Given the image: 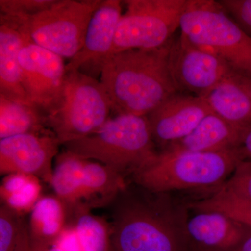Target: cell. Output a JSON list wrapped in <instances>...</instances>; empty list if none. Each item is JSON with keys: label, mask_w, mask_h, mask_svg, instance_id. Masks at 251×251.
I'll return each instance as SVG.
<instances>
[{"label": "cell", "mask_w": 251, "mask_h": 251, "mask_svg": "<svg viewBox=\"0 0 251 251\" xmlns=\"http://www.w3.org/2000/svg\"><path fill=\"white\" fill-rule=\"evenodd\" d=\"M172 41L160 49L117 52L100 62V81L115 115L147 116L178 92L169 67Z\"/></svg>", "instance_id": "6da1fadb"}, {"label": "cell", "mask_w": 251, "mask_h": 251, "mask_svg": "<svg viewBox=\"0 0 251 251\" xmlns=\"http://www.w3.org/2000/svg\"><path fill=\"white\" fill-rule=\"evenodd\" d=\"M244 160L239 148L216 152L166 149L132 176L137 186L153 193L206 187L223 182Z\"/></svg>", "instance_id": "7a4b0ae2"}, {"label": "cell", "mask_w": 251, "mask_h": 251, "mask_svg": "<svg viewBox=\"0 0 251 251\" xmlns=\"http://www.w3.org/2000/svg\"><path fill=\"white\" fill-rule=\"evenodd\" d=\"M81 158L99 162L124 177L133 175L158 152L147 117L115 115L93 134L63 145Z\"/></svg>", "instance_id": "3957f363"}, {"label": "cell", "mask_w": 251, "mask_h": 251, "mask_svg": "<svg viewBox=\"0 0 251 251\" xmlns=\"http://www.w3.org/2000/svg\"><path fill=\"white\" fill-rule=\"evenodd\" d=\"M112 247L118 251H179L176 231L158 201L128 186L109 204Z\"/></svg>", "instance_id": "277c9868"}, {"label": "cell", "mask_w": 251, "mask_h": 251, "mask_svg": "<svg viewBox=\"0 0 251 251\" xmlns=\"http://www.w3.org/2000/svg\"><path fill=\"white\" fill-rule=\"evenodd\" d=\"M179 29L193 45L251 74V36L219 1L188 0Z\"/></svg>", "instance_id": "5b68a950"}, {"label": "cell", "mask_w": 251, "mask_h": 251, "mask_svg": "<svg viewBox=\"0 0 251 251\" xmlns=\"http://www.w3.org/2000/svg\"><path fill=\"white\" fill-rule=\"evenodd\" d=\"M112 111L100 81L80 70L67 72L61 93L46 114L48 126L62 145L100 129Z\"/></svg>", "instance_id": "8992f818"}, {"label": "cell", "mask_w": 251, "mask_h": 251, "mask_svg": "<svg viewBox=\"0 0 251 251\" xmlns=\"http://www.w3.org/2000/svg\"><path fill=\"white\" fill-rule=\"evenodd\" d=\"M102 0H57L30 17L0 14V24L16 28L30 42L72 59L82 49L89 23Z\"/></svg>", "instance_id": "52a82bcc"}, {"label": "cell", "mask_w": 251, "mask_h": 251, "mask_svg": "<svg viewBox=\"0 0 251 251\" xmlns=\"http://www.w3.org/2000/svg\"><path fill=\"white\" fill-rule=\"evenodd\" d=\"M67 213L108 206L127 186L125 177L109 167L64 150L56 157L50 182Z\"/></svg>", "instance_id": "ba28073f"}, {"label": "cell", "mask_w": 251, "mask_h": 251, "mask_svg": "<svg viewBox=\"0 0 251 251\" xmlns=\"http://www.w3.org/2000/svg\"><path fill=\"white\" fill-rule=\"evenodd\" d=\"M187 2L188 0L123 1L126 10L117 25L108 57L128 50L160 49L169 44L179 29Z\"/></svg>", "instance_id": "9c48e42d"}, {"label": "cell", "mask_w": 251, "mask_h": 251, "mask_svg": "<svg viewBox=\"0 0 251 251\" xmlns=\"http://www.w3.org/2000/svg\"><path fill=\"white\" fill-rule=\"evenodd\" d=\"M169 67L178 92L200 97L233 69L224 59L193 45L181 34L172 41Z\"/></svg>", "instance_id": "30bf717a"}, {"label": "cell", "mask_w": 251, "mask_h": 251, "mask_svg": "<svg viewBox=\"0 0 251 251\" xmlns=\"http://www.w3.org/2000/svg\"><path fill=\"white\" fill-rule=\"evenodd\" d=\"M60 140L51 130L0 140V174L23 173L50 182Z\"/></svg>", "instance_id": "8fae6325"}, {"label": "cell", "mask_w": 251, "mask_h": 251, "mask_svg": "<svg viewBox=\"0 0 251 251\" xmlns=\"http://www.w3.org/2000/svg\"><path fill=\"white\" fill-rule=\"evenodd\" d=\"M19 60L23 87L31 103L46 115L62 91L67 74L64 58L27 41Z\"/></svg>", "instance_id": "7c38bea8"}, {"label": "cell", "mask_w": 251, "mask_h": 251, "mask_svg": "<svg viewBox=\"0 0 251 251\" xmlns=\"http://www.w3.org/2000/svg\"><path fill=\"white\" fill-rule=\"evenodd\" d=\"M211 112L202 97L178 92L146 117L154 143L168 147L189 135Z\"/></svg>", "instance_id": "4fadbf2b"}, {"label": "cell", "mask_w": 251, "mask_h": 251, "mask_svg": "<svg viewBox=\"0 0 251 251\" xmlns=\"http://www.w3.org/2000/svg\"><path fill=\"white\" fill-rule=\"evenodd\" d=\"M122 4L120 0H102L91 18L82 49L66 64V72L80 70L90 64L98 69L111 52L122 17Z\"/></svg>", "instance_id": "5bb4252c"}, {"label": "cell", "mask_w": 251, "mask_h": 251, "mask_svg": "<svg viewBox=\"0 0 251 251\" xmlns=\"http://www.w3.org/2000/svg\"><path fill=\"white\" fill-rule=\"evenodd\" d=\"M211 111L239 128L251 124V74L232 69L202 97Z\"/></svg>", "instance_id": "9a60e30c"}, {"label": "cell", "mask_w": 251, "mask_h": 251, "mask_svg": "<svg viewBox=\"0 0 251 251\" xmlns=\"http://www.w3.org/2000/svg\"><path fill=\"white\" fill-rule=\"evenodd\" d=\"M186 232L201 250L211 251L237 247L250 232L247 226L217 211H199L188 220Z\"/></svg>", "instance_id": "2e32d148"}, {"label": "cell", "mask_w": 251, "mask_h": 251, "mask_svg": "<svg viewBox=\"0 0 251 251\" xmlns=\"http://www.w3.org/2000/svg\"><path fill=\"white\" fill-rule=\"evenodd\" d=\"M244 130L211 112L189 135L171 144L166 149L192 152L232 150L240 146Z\"/></svg>", "instance_id": "e0dca14e"}, {"label": "cell", "mask_w": 251, "mask_h": 251, "mask_svg": "<svg viewBox=\"0 0 251 251\" xmlns=\"http://www.w3.org/2000/svg\"><path fill=\"white\" fill-rule=\"evenodd\" d=\"M27 41L16 28L0 24V94L33 105L23 87L19 60L20 52Z\"/></svg>", "instance_id": "ac0fdd59"}, {"label": "cell", "mask_w": 251, "mask_h": 251, "mask_svg": "<svg viewBox=\"0 0 251 251\" xmlns=\"http://www.w3.org/2000/svg\"><path fill=\"white\" fill-rule=\"evenodd\" d=\"M67 207L56 196L41 197L30 211L27 222L31 251L54 245L67 226Z\"/></svg>", "instance_id": "d6986e66"}, {"label": "cell", "mask_w": 251, "mask_h": 251, "mask_svg": "<svg viewBox=\"0 0 251 251\" xmlns=\"http://www.w3.org/2000/svg\"><path fill=\"white\" fill-rule=\"evenodd\" d=\"M49 130L47 116L41 109L14 101L0 94V140Z\"/></svg>", "instance_id": "ffe728a7"}, {"label": "cell", "mask_w": 251, "mask_h": 251, "mask_svg": "<svg viewBox=\"0 0 251 251\" xmlns=\"http://www.w3.org/2000/svg\"><path fill=\"white\" fill-rule=\"evenodd\" d=\"M41 191L40 179L35 176L23 173L6 175L0 186L1 204L24 215L40 199Z\"/></svg>", "instance_id": "44dd1931"}, {"label": "cell", "mask_w": 251, "mask_h": 251, "mask_svg": "<svg viewBox=\"0 0 251 251\" xmlns=\"http://www.w3.org/2000/svg\"><path fill=\"white\" fill-rule=\"evenodd\" d=\"M72 216V225L76 231L83 251H110L111 230L110 225L90 209L77 208L68 214Z\"/></svg>", "instance_id": "7402d4cb"}, {"label": "cell", "mask_w": 251, "mask_h": 251, "mask_svg": "<svg viewBox=\"0 0 251 251\" xmlns=\"http://www.w3.org/2000/svg\"><path fill=\"white\" fill-rule=\"evenodd\" d=\"M195 211H217L251 227V202L221 187L211 197L190 203Z\"/></svg>", "instance_id": "603a6c76"}, {"label": "cell", "mask_w": 251, "mask_h": 251, "mask_svg": "<svg viewBox=\"0 0 251 251\" xmlns=\"http://www.w3.org/2000/svg\"><path fill=\"white\" fill-rule=\"evenodd\" d=\"M0 251H31L27 221L23 214L2 204L0 207Z\"/></svg>", "instance_id": "cb8c5ba5"}, {"label": "cell", "mask_w": 251, "mask_h": 251, "mask_svg": "<svg viewBox=\"0 0 251 251\" xmlns=\"http://www.w3.org/2000/svg\"><path fill=\"white\" fill-rule=\"evenodd\" d=\"M57 0H0V12L13 17H30L49 9Z\"/></svg>", "instance_id": "d4e9b609"}, {"label": "cell", "mask_w": 251, "mask_h": 251, "mask_svg": "<svg viewBox=\"0 0 251 251\" xmlns=\"http://www.w3.org/2000/svg\"><path fill=\"white\" fill-rule=\"evenodd\" d=\"M221 187L251 202V161L241 162L232 176Z\"/></svg>", "instance_id": "484cf974"}, {"label": "cell", "mask_w": 251, "mask_h": 251, "mask_svg": "<svg viewBox=\"0 0 251 251\" xmlns=\"http://www.w3.org/2000/svg\"><path fill=\"white\" fill-rule=\"evenodd\" d=\"M220 4L251 36V0H221Z\"/></svg>", "instance_id": "4316f807"}, {"label": "cell", "mask_w": 251, "mask_h": 251, "mask_svg": "<svg viewBox=\"0 0 251 251\" xmlns=\"http://www.w3.org/2000/svg\"><path fill=\"white\" fill-rule=\"evenodd\" d=\"M239 148L244 159L251 161V124L244 130Z\"/></svg>", "instance_id": "83f0119b"}, {"label": "cell", "mask_w": 251, "mask_h": 251, "mask_svg": "<svg viewBox=\"0 0 251 251\" xmlns=\"http://www.w3.org/2000/svg\"><path fill=\"white\" fill-rule=\"evenodd\" d=\"M200 251H251V232L237 247L224 251L200 250Z\"/></svg>", "instance_id": "f1b7e54d"}, {"label": "cell", "mask_w": 251, "mask_h": 251, "mask_svg": "<svg viewBox=\"0 0 251 251\" xmlns=\"http://www.w3.org/2000/svg\"><path fill=\"white\" fill-rule=\"evenodd\" d=\"M41 251H64L61 249L60 247H59L57 244H54V245L51 246L47 249H44V250H42Z\"/></svg>", "instance_id": "f546056e"}, {"label": "cell", "mask_w": 251, "mask_h": 251, "mask_svg": "<svg viewBox=\"0 0 251 251\" xmlns=\"http://www.w3.org/2000/svg\"><path fill=\"white\" fill-rule=\"evenodd\" d=\"M110 251H118L115 249V248L111 247V249H110Z\"/></svg>", "instance_id": "4dcf8cb0"}]
</instances>
